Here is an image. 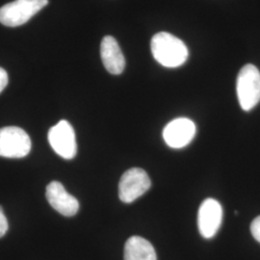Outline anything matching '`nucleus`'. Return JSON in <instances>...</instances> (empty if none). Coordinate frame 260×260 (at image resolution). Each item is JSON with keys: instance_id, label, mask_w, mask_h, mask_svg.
<instances>
[{"instance_id": "f257e3e1", "label": "nucleus", "mask_w": 260, "mask_h": 260, "mask_svg": "<svg viewBox=\"0 0 260 260\" xmlns=\"http://www.w3.org/2000/svg\"><path fill=\"white\" fill-rule=\"evenodd\" d=\"M152 55L160 65L166 68H177L183 65L188 58V48L178 38L160 32L151 39Z\"/></svg>"}, {"instance_id": "f03ea898", "label": "nucleus", "mask_w": 260, "mask_h": 260, "mask_svg": "<svg viewBox=\"0 0 260 260\" xmlns=\"http://www.w3.org/2000/svg\"><path fill=\"white\" fill-rule=\"evenodd\" d=\"M236 90L239 104L244 111H250L260 102V72L255 66H244L240 70Z\"/></svg>"}, {"instance_id": "7ed1b4c3", "label": "nucleus", "mask_w": 260, "mask_h": 260, "mask_svg": "<svg viewBox=\"0 0 260 260\" xmlns=\"http://www.w3.org/2000/svg\"><path fill=\"white\" fill-rule=\"evenodd\" d=\"M47 4L48 0H15L10 2L0 8V23L8 27L22 25Z\"/></svg>"}, {"instance_id": "20e7f679", "label": "nucleus", "mask_w": 260, "mask_h": 260, "mask_svg": "<svg viewBox=\"0 0 260 260\" xmlns=\"http://www.w3.org/2000/svg\"><path fill=\"white\" fill-rule=\"evenodd\" d=\"M31 150V139L27 133L18 126L0 128V156L25 157Z\"/></svg>"}, {"instance_id": "39448f33", "label": "nucleus", "mask_w": 260, "mask_h": 260, "mask_svg": "<svg viewBox=\"0 0 260 260\" xmlns=\"http://www.w3.org/2000/svg\"><path fill=\"white\" fill-rule=\"evenodd\" d=\"M151 185L148 174L140 168L127 170L119 183V197L122 203L131 204L144 195Z\"/></svg>"}, {"instance_id": "423d86ee", "label": "nucleus", "mask_w": 260, "mask_h": 260, "mask_svg": "<svg viewBox=\"0 0 260 260\" xmlns=\"http://www.w3.org/2000/svg\"><path fill=\"white\" fill-rule=\"evenodd\" d=\"M48 142L58 155L64 159H73L77 152V144L74 127L69 121H60L48 131Z\"/></svg>"}, {"instance_id": "0eeeda50", "label": "nucleus", "mask_w": 260, "mask_h": 260, "mask_svg": "<svg viewBox=\"0 0 260 260\" xmlns=\"http://www.w3.org/2000/svg\"><path fill=\"white\" fill-rule=\"evenodd\" d=\"M223 221V208L214 199H206L200 206L198 213L199 231L205 239H210L218 233Z\"/></svg>"}, {"instance_id": "6e6552de", "label": "nucleus", "mask_w": 260, "mask_h": 260, "mask_svg": "<svg viewBox=\"0 0 260 260\" xmlns=\"http://www.w3.org/2000/svg\"><path fill=\"white\" fill-rule=\"evenodd\" d=\"M196 124L187 118L170 121L163 130V138L170 148L182 149L195 138Z\"/></svg>"}, {"instance_id": "1a4fd4ad", "label": "nucleus", "mask_w": 260, "mask_h": 260, "mask_svg": "<svg viewBox=\"0 0 260 260\" xmlns=\"http://www.w3.org/2000/svg\"><path fill=\"white\" fill-rule=\"evenodd\" d=\"M46 196L49 205L66 217L75 216L79 210L78 201L69 194L63 184L58 181H52L47 186Z\"/></svg>"}, {"instance_id": "9d476101", "label": "nucleus", "mask_w": 260, "mask_h": 260, "mask_svg": "<svg viewBox=\"0 0 260 260\" xmlns=\"http://www.w3.org/2000/svg\"><path fill=\"white\" fill-rule=\"evenodd\" d=\"M103 65L112 75H121L125 68V59L115 38L105 36L101 45Z\"/></svg>"}, {"instance_id": "9b49d317", "label": "nucleus", "mask_w": 260, "mask_h": 260, "mask_svg": "<svg viewBox=\"0 0 260 260\" xmlns=\"http://www.w3.org/2000/svg\"><path fill=\"white\" fill-rule=\"evenodd\" d=\"M124 260H157L153 246L143 237L132 236L124 246Z\"/></svg>"}, {"instance_id": "f8f14e48", "label": "nucleus", "mask_w": 260, "mask_h": 260, "mask_svg": "<svg viewBox=\"0 0 260 260\" xmlns=\"http://www.w3.org/2000/svg\"><path fill=\"white\" fill-rule=\"evenodd\" d=\"M8 228H9V225H8L7 218L4 214L2 206L0 205V238L3 237L8 232Z\"/></svg>"}, {"instance_id": "ddd939ff", "label": "nucleus", "mask_w": 260, "mask_h": 260, "mask_svg": "<svg viewBox=\"0 0 260 260\" xmlns=\"http://www.w3.org/2000/svg\"><path fill=\"white\" fill-rule=\"evenodd\" d=\"M251 233L253 238L260 243V216L256 217L251 224Z\"/></svg>"}, {"instance_id": "4468645a", "label": "nucleus", "mask_w": 260, "mask_h": 260, "mask_svg": "<svg viewBox=\"0 0 260 260\" xmlns=\"http://www.w3.org/2000/svg\"><path fill=\"white\" fill-rule=\"evenodd\" d=\"M8 85V75L6 71L2 68H0V93L6 88Z\"/></svg>"}]
</instances>
